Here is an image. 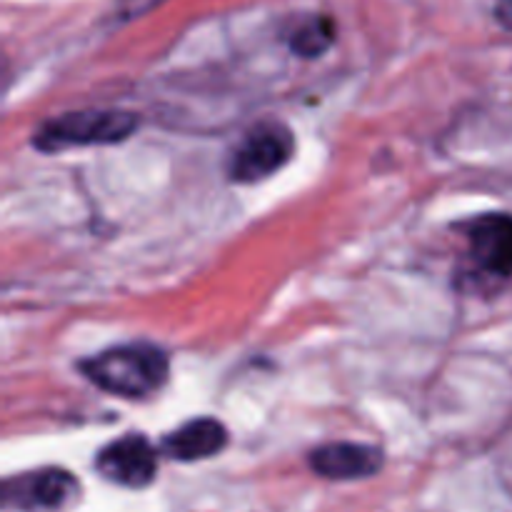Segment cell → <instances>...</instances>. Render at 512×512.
I'll use <instances>...</instances> for the list:
<instances>
[{
	"mask_svg": "<svg viewBox=\"0 0 512 512\" xmlns=\"http://www.w3.org/2000/svg\"><path fill=\"white\" fill-rule=\"evenodd\" d=\"M85 378L120 398H148L168 380V355L148 343L118 345L80 363Z\"/></svg>",
	"mask_w": 512,
	"mask_h": 512,
	"instance_id": "6da1fadb",
	"label": "cell"
},
{
	"mask_svg": "<svg viewBox=\"0 0 512 512\" xmlns=\"http://www.w3.org/2000/svg\"><path fill=\"white\" fill-rule=\"evenodd\" d=\"M138 128V115L128 110H78L48 120L35 133V148L45 153L85 145H110L128 140Z\"/></svg>",
	"mask_w": 512,
	"mask_h": 512,
	"instance_id": "7a4b0ae2",
	"label": "cell"
},
{
	"mask_svg": "<svg viewBox=\"0 0 512 512\" xmlns=\"http://www.w3.org/2000/svg\"><path fill=\"white\" fill-rule=\"evenodd\" d=\"M295 153V138L280 120L253 125L228 160V175L235 183H258L278 173Z\"/></svg>",
	"mask_w": 512,
	"mask_h": 512,
	"instance_id": "3957f363",
	"label": "cell"
},
{
	"mask_svg": "<svg viewBox=\"0 0 512 512\" xmlns=\"http://www.w3.org/2000/svg\"><path fill=\"white\" fill-rule=\"evenodd\" d=\"M78 498V480L60 468L13 475L3 483V510L8 512H65Z\"/></svg>",
	"mask_w": 512,
	"mask_h": 512,
	"instance_id": "277c9868",
	"label": "cell"
},
{
	"mask_svg": "<svg viewBox=\"0 0 512 512\" xmlns=\"http://www.w3.org/2000/svg\"><path fill=\"white\" fill-rule=\"evenodd\" d=\"M95 468L105 480L123 488L138 490L155 480L158 473V453L145 435H125L113 440L98 453Z\"/></svg>",
	"mask_w": 512,
	"mask_h": 512,
	"instance_id": "5b68a950",
	"label": "cell"
},
{
	"mask_svg": "<svg viewBox=\"0 0 512 512\" xmlns=\"http://www.w3.org/2000/svg\"><path fill=\"white\" fill-rule=\"evenodd\" d=\"M468 255L478 273L488 278H512V215L488 213L465 228Z\"/></svg>",
	"mask_w": 512,
	"mask_h": 512,
	"instance_id": "8992f818",
	"label": "cell"
},
{
	"mask_svg": "<svg viewBox=\"0 0 512 512\" xmlns=\"http://www.w3.org/2000/svg\"><path fill=\"white\" fill-rule=\"evenodd\" d=\"M310 468L325 480L370 478L383 468V453L370 445L330 443L310 453Z\"/></svg>",
	"mask_w": 512,
	"mask_h": 512,
	"instance_id": "52a82bcc",
	"label": "cell"
},
{
	"mask_svg": "<svg viewBox=\"0 0 512 512\" xmlns=\"http://www.w3.org/2000/svg\"><path fill=\"white\" fill-rule=\"evenodd\" d=\"M228 443V433L223 425L213 418H198L185 423L183 428L173 430L163 440V453L168 458L180 460V463H193V460H205L218 455Z\"/></svg>",
	"mask_w": 512,
	"mask_h": 512,
	"instance_id": "ba28073f",
	"label": "cell"
},
{
	"mask_svg": "<svg viewBox=\"0 0 512 512\" xmlns=\"http://www.w3.org/2000/svg\"><path fill=\"white\" fill-rule=\"evenodd\" d=\"M335 35L338 30H335V20L330 15H303L290 28L288 45L300 58H320L335 43Z\"/></svg>",
	"mask_w": 512,
	"mask_h": 512,
	"instance_id": "9c48e42d",
	"label": "cell"
},
{
	"mask_svg": "<svg viewBox=\"0 0 512 512\" xmlns=\"http://www.w3.org/2000/svg\"><path fill=\"white\" fill-rule=\"evenodd\" d=\"M155 3H158V0H118V15L133 18V15L145 13V10L153 8Z\"/></svg>",
	"mask_w": 512,
	"mask_h": 512,
	"instance_id": "30bf717a",
	"label": "cell"
},
{
	"mask_svg": "<svg viewBox=\"0 0 512 512\" xmlns=\"http://www.w3.org/2000/svg\"><path fill=\"white\" fill-rule=\"evenodd\" d=\"M495 20L505 30H512V0H498V5H495Z\"/></svg>",
	"mask_w": 512,
	"mask_h": 512,
	"instance_id": "8fae6325",
	"label": "cell"
}]
</instances>
